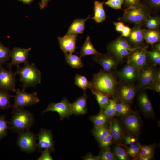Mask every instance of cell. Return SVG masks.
Wrapping results in <instances>:
<instances>
[{"label":"cell","mask_w":160,"mask_h":160,"mask_svg":"<svg viewBox=\"0 0 160 160\" xmlns=\"http://www.w3.org/2000/svg\"><path fill=\"white\" fill-rule=\"evenodd\" d=\"M143 39L147 43L152 46L160 41V32L157 29H144L143 30Z\"/></svg>","instance_id":"cell-24"},{"label":"cell","mask_w":160,"mask_h":160,"mask_svg":"<svg viewBox=\"0 0 160 160\" xmlns=\"http://www.w3.org/2000/svg\"><path fill=\"white\" fill-rule=\"evenodd\" d=\"M131 29L129 27L124 25L122 31V36L128 37L130 35Z\"/></svg>","instance_id":"cell-50"},{"label":"cell","mask_w":160,"mask_h":160,"mask_svg":"<svg viewBox=\"0 0 160 160\" xmlns=\"http://www.w3.org/2000/svg\"><path fill=\"white\" fill-rule=\"evenodd\" d=\"M87 96L85 93L73 103H71L72 114L75 115H83L87 113Z\"/></svg>","instance_id":"cell-19"},{"label":"cell","mask_w":160,"mask_h":160,"mask_svg":"<svg viewBox=\"0 0 160 160\" xmlns=\"http://www.w3.org/2000/svg\"><path fill=\"white\" fill-rule=\"evenodd\" d=\"M148 61L156 66L160 64V52L154 48L147 53Z\"/></svg>","instance_id":"cell-35"},{"label":"cell","mask_w":160,"mask_h":160,"mask_svg":"<svg viewBox=\"0 0 160 160\" xmlns=\"http://www.w3.org/2000/svg\"><path fill=\"white\" fill-rule=\"evenodd\" d=\"M10 50L0 42V64H2L10 60Z\"/></svg>","instance_id":"cell-38"},{"label":"cell","mask_w":160,"mask_h":160,"mask_svg":"<svg viewBox=\"0 0 160 160\" xmlns=\"http://www.w3.org/2000/svg\"><path fill=\"white\" fill-rule=\"evenodd\" d=\"M124 122L127 130L132 133L137 134L139 131L140 126V119L136 114H129L126 116Z\"/></svg>","instance_id":"cell-20"},{"label":"cell","mask_w":160,"mask_h":160,"mask_svg":"<svg viewBox=\"0 0 160 160\" xmlns=\"http://www.w3.org/2000/svg\"><path fill=\"white\" fill-rule=\"evenodd\" d=\"M143 30L141 24L135 25L133 27L130 35L127 39L132 45L138 47L144 45Z\"/></svg>","instance_id":"cell-18"},{"label":"cell","mask_w":160,"mask_h":160,"mask_svg":"<svg viewBox=\"0 0 160 160\" xmlns=\"http://www.w3.org/2000/svg\"><path fill=\"white\" fill-rule=\"evenodd\" d=\"M147 29L158 30L160 25V18L159 15L151 16L141 24Z\"/></svg>","instance_id":"cell-33"},{"label":"cell","mask_w":160,"mask_h":160,"mask_svg":"<svg viewBox=\"0 0 160 160\" xmlns=\"http://www.w3.org/2000/svg\"><path fill=\"white\" fill-rule=\"evenodd\" d=\"M41 154L37 160H52L50 151L47 148H45L41 151Z\"/></svg>","instance_id":"cell-48"},{"label":"cell","mask_w":160,"mask_h":160,"mask_svg":"<svg viewBox=\"0 0 160 160\" xmlns=\"http://www.w3.org/2000/svg\"><path fill=\"white\" fill-rule=\"evenodd\" d=\"M51 0H41L39 3V8L40 9H44L47 6L48 3Z\"/></svg>","instance_id":"cell-53"},{"label":"cell","mask_w":160,"mask_h":160,"mask_svg":"<svg viewBox=\"0 0 160 160\" xmlns=\"http://www.w3.org/2000/svg\"><path fill=\"white\" fill-rule=\"evenodd\" d=\"M31 48L25 49L19 47H15L10 50V56L11 59V62L7 64V67L11 70L13 66H19V65L23 63L24 65L29 63L28 56Z\"/></svg>","instance_id":"cell-11"},{"label":"cell","mask_w":160,"mask_h":160,"mask_svg":"<svg viewBox=\"0 0 160 160\" xmlns=\"http://www.w3.org/2000/svg\"><path fill=\"white\" fill-rule=\"evenodd\" d=\"M20 1H22L23 3L30 5L31 2L33 1V0H17Z\"/></svg>","instance_id":"cell-55"},{"label":"cell","mask_w":160,"mask_h":160,"mask_svg":"<svg viewBox=\"0 0 160 160\" xmlns=\"http://www.w3.org/2000/svg\"><path fill=\"white\" fill-rule=\"evenodd\" d=\"M148 46L144 44L133 51L127 58V63L132 65L139 71L148 63Z\"/></svg>","instance_id":"cell-9"},{"label":"cell","mask_w":160,"mask_h":160,"mask_svg":"<svg viewBox=\"0 0 160 160\" xmlns=\"http://www.w3.org/2000/svg\"><path fill=\"white\" fill-rule=\"evenodd\" d=\"M125 143L131 146H137L140 147L141 145L137 139L130 135L125 136L124 137Z\"/></svg>","instance_id":"cell-46"},{"label":"cell","mask_w":160,"mask_h":160,"mask_svg":"<svg viewBox=\"0 0 160 160\" xmlns=\"http://www.w3.org/2000/svg\"><path fill=\"white\" fill-rule=\"evenodd\" d=\"M117 100L116 97L110 100L109 105L103 110L108 119L111 118L115 116L116 113V105Z\"/></svg>","instance_id":"cell-36"},{"label":"cell","mask_w":160,"mask_h":160,"mask_svg":"<svg viewBox=\"0 0 160 160\" xmlns=\"http://www.w3.org/2000/svg\"><path fill=\"white\" fill-rule=\"evenodd\" d=\"M92 92L95 96L100 108V111L104 110L109 105L110 100L109 97L99 92L91 90Z\"/></svg>","instance_id":"cell-29"},{"label":"cell","mask_w":160,"mask_h":160,"mask_svg":"<svg viewBox=\"0 0 160 160\" xmlns=\"http://www.w3.org/2000/svg\"><path fill=\"white\" fill-rule=\"evenodd\" d=\"M109 128L113 139L116 142L120 141L122 137L123 133L119 121L116 119L113 120L110 123Z\"/></svg>","instance_id":"cell-25"},{"label":"cell","mask_w":160,"mask_h":160,"mask_svg":"<svg viewBox=\"0 0 160 160\" xmlns=\"http://www.w3.org/2000/svg\"><path fill=\"white\" fill-rule=\"evenodd\" d=\"M12 113L9 124L13 132L19 133L29 130L34 121V116L30 111L18 108L12 111Z\"/></svg>","instance_id":"cell-2"},{"label":"cell","mask_w":160,"mask_h":160,"mask_svg":"<svg viewBox=\"0 0 160 160\" xmlns=\"http://www.w3.org/2000/svg\"><path fill=\"white\" fill-rule=\"evenodd\" d=\"M140 147L131 146L127 148V153L131 157L135 158L139 156L140 151Z\"/></svg>","instance_id":"cell-45"},{"label":"cell","mask_w":160,"mask_h":160,"mask_svg":"<svg viewBox=\"0 0 160 160\" xmlns=\"http://www.w3.org/2000/svg\"><path fill=\"white\" fill-rule=\"evenodd\" d=\"M93 60L99 64L106 72H110L116 70L120 63L118 59L112 54H100L94 55L92 57Z\"/></svg>","instance_id":"cell-12"},{"label":"cell","mask_w":160,"mask_h":160,"mask_svg":"<svg viewBox=\"0 0 160 160\" xmlns=\"http://www.w3.org/2000/svg\"><path fill=\"white\" fill-rule=\"evenodd\" d=\"M12 97L8 91L0 89V109H6L12 107L10 100Z\"/></svg>","instance_id":"cell-32"},{"label":"cell","mask_w":160,"mask_h":160,"mask_svg":"<svg viewBox=\"0 0 160 160\" xmlns=\"http://www.w3.org/2000/svg\"><path fill=\"white\" fill-rule=\"evenodd\" d=\"M4 115L0 116V140L6 136L8 130L10 128Z\"/></svg>","instance_id":"cell-37"},{"label":"cell","mask_w":160,"mask_h":160,"mask_svg":"<svg viewBox=\"0 0 160 160\" xmlns=\"http://www.w3.org/2000/svg\"><path fill=\"white\" fill-rule=\"evenodd\" d=\"M146 89H150L156 92L159 93L160 92V80H155Z\"/></svg>","instance_id":"cell-49"},{"label":"cell","mask_w":160,"mask_h":160,"mask_svg":"<svg viewBox=\"0 0 160 160\" xmlns=\"http://www.w3.org/2000/svg\"><path fill=\"white\" fill-rule=\"evenodd\" d=\"M89 119L94 126L96 127L106 125L108 120L103 111H100L99 113L96 115L91 116Z\"/></svg>","instance_id":"cell-31"},{"label":"cell","mask_w":160,"mask_h":160,"mask_svg":"<svg viewBox=\"0 0 160 160\" xmlns=\"http://www.w3.org/2000/svg\"><path fill=\"white\" fill-rule=\"evenodd\" d=\"M109 132V128L106 125L98 127L94 126L92 130L93 135L98 142L105 138Z\"/></svg>","instance_id":"cell-30"},{"label":"cell","mask_w":160,"mask_h":160,"mask_svg":"<svg viewBox=\"0 0 160 160\" xmlns=\"http://www.w3.org/2000/svg\"><path fill=\"white\" fill-rule=\"evenodd\" d=\"M65 60L67 64L72 68L79 69L83 66L81 60V57L75 55L64 52Z\"/></svg>","instance_id":"cell-27"},{"label":"cell","mask_w":160,"mask_h":160,"mask_svg":"<svg viewBox=\"0 0 160 160\" xmlns=\"http://www.w3.org/2000/svg\"><path fill=\"white\" fill-rule=\"evenodd\" d=\"M139 47L132 45L127 39L121 36L110 42L107 46V49L108 53L114 55L121 63Z\"/></svg>","instance_id":"cell-4"},{"label":"cell","mask_w":160,"mask_h":160,"mask_svg":"<svg viewBox=\"0 0 160 160\" xmlns=\"http://www.w3.org/2000/svg\"><path fill=\"white\" fill-rule=\"evenodd\" d=\"M113 137L110 131L108 135L102 140L99 141L100 146L102 150L110 149Z\"/></svg>","instance_id":"cell-43"},{"label":"cell","mask_w":160,"mask_h":160,"mask_svg":"<svg viewBox=\"0 0 160 160\" xmlns=\"http://www.w3.org/2000/svg\"><path fill=\"white\" fill-rule=\"evenodd\" d=\"M113 24L116 26V30L118 32H121L124 25V23L121 21L114 22Z\"/></svg>","instance_id":"cell-52"},{"label":"cell","mask_w":160,"mask_h":160,"mask_svg":"<svg viewBox=\"0 0 160 160\" xmlns=\"http://www.w3.org/2000/svg\"><path fill=\"white\" fill-rule=\"evenodd\" d=\"M100 53L94 47L90 40V37L87 36L84 43L81 48L80 56L82 57L89 55H97Z\"/></svg>","instance_id":"cell-26"},{"label":"cell","mask_w":160,"mask_h":160,"mask_svg":"<svg viewBox=\"0 0 160 160\" xmlns=\"http://www.w3.org/2000/svg\"><path fill=\"white\" fill-rule=\"evenodd\" d=\"M74 84L84 92L90 87V81H89L85 76L78 74L75 76Z\"/></svg>","instance_id":"cell-34"},{"label":"cell","mask_w":160,"mask_h":160,"mask_svg":"<svg viewBox=\"0 0 160 160\" xmlns=\"http://www.w3.org/2000/svg\"><path fill=\"white\" fill-rule=\"evenodd\" d=\"M36 135L37 139L38 140L37 147L39 151L45 148L48 149L51 152L54 151V141L50 130L41 128Z\"/></svg>","instance_id":"cell-15"},{"label":"cell","mask_w":160,"mask_h":160,"mask_svg":"<svg viewBox=\"0 0 160 160\" xmlns=\"http://www.w3.org/2000/svg\"><path fill=\"white\" fill-rule=\"evenodd\" d=\"M137 159L139 160H151L153 156H138Z\"/></svg>","instance_id":"cell-54"},{"label":"cell","mask_w":160,"mask_h":160,"mask_svg":"<svg viewBox=\"0 0 160 160\" xmlns=\"http://www.w3.org/2000/svg\"><path fill=\"white\" fill-rule=\"evenodd\" d=\"M0 64V89L15 92V75L12 70L7 71Z\"/></svg>","instance_id":"cell-14"},{"label":"cell","mask_w":160,"mask_h":160,"mask_svg":"<svg viewBox=\"0 0 160 160\" xmlns=\"http://www.w3.org/2000/svg\"><path fill=\"white\" fill-rule=\"evenodd\" d=\"M143 4L142 0H123V4L127 8L138 6Z\"/></svg>","instance_id":"cell-47"},{"label":"cell","mask_w":160,"mask_h":160,"mask_svg":"<svg viewBox=\"0 0 160 160\" xmlns=\"http://www.w3.org/2000/svg\"><path fill=\"white\" fill-rule=\"evenodd\" d=\"M138 72L134 66L127 63L120 71L116 72V76L123 82L133 84L137 80Z\"/></svg>","instance_id":"cell-16"},{"label":"cell","mask_w":160,"mask_h":160,"mask_svg":"<svg viewBox=\"0 0 160 160\" xmlns=\"http://www.w3.org/2000/svg\"><path fill=\"white\" fill-rule=\"evenodd\" d=\"M118 84L116 76L112 71L100 70L93 75L90 89L111 97L115 95Z\"/></svg>","instance_id":"cell-1"},{"label":"cell","mask_w":160,"mask_h":160,"mask_svg":"<svg viewBox=\"0 0 160 160\" xmlns=\"http://www.w3.org/2000/svg\"><path fill=\"white\" fill-rule=\"evenodd\" d=\"M89 15L86 19H75L69 27L65 36L70 35L82 34L85 29V22L90 18Z\"/></svg>","instance_id":"cell-22"},{"label":"cell","mask_w":160,"mask_h":160,"mask_svg":"<svg viewBox=\"0 0 160 160\" xmlns=\"http://www.w3.org/2000/svg\"><path fill=\"white\" fill-rule=\"evenodd\" d=\"M159 70L156 66L148 63L140 69L138 72L137 80L140 88L146 89L150 84L156 79Z\"/></svg>","instance_id":"cell-8"},{"label":"cell","mask_w":160,"mask_h":160,"mask_svg":"<svg viewBox=\"0 0 160 160\" xmlns=\"http://www.w3.org/2000/svg\"><path fill=\"white\" fill-rule=\"evenodd\" d=\"M114 153L117 159L120 160H127L129 159L128 155L124 150L119 146L113 148Z\"/></svg>","instance_id":"cell-40"},{"label":"cell","mask_w":160,"mask_h":160,"mask_svg":"<svg viewBox=\"0 0 160 160\" xmlns=\"http://www.w3.org/2000/svg\"><path fill=\"white\" fill-rule=\"evenodd\" d=\"M137 91V88L133 84L123 82L118 84L115 94L120 100L129 103L133 100Z\"/></svg>","instance_id":"cell-13"},{"label":"cell","mask_w":160,"mask_h":160,"mask_svg":"<svg viewBox=\"0 0 160 160\" xmlns=\"http://www.w3.org/2000/svg\"><path fill=\"white\" fill-rule=\"evenodd\" d=\"M83 160H99L100 159L98 156H95L90 153H87L83 157Z\"/></svg>","instance_id":"cell-51"},{"label":"cell","mask_w":160,"mask_h":160,"mask_svg":"<svg viewBox=\"0 0 160 160\" xmlns=\"http://www.w3.org/2000/svg\"><path fill=\"white\" fill-rule=\"evenodd\" d=\"M100 160H115L117 159L114 153H113L110 149L101 150L98 156Z\"/></svg>","instance_id":"cell-41"},{"label":"cell","mask_w":160,"mask_h":160,"mask_svg":"<svg viewBox=\"0 0 160 160\" xmlns=\"http://www.w3.org/2000/svg\"><path fill=\"white\" fill-rule=\"evenodd\" d=\"M151 11L143 3L138 6L126 8L123 15L118 20L124 22L142 24L151 16Z\"/></svg>","instance_id":"cell-5"},{"label":"cell","mask_w":160,"mask_h":160,"mask_svg":"<svg viewBox=\"0 0 160 160\" xmlns=\"http://www.w3.org/2000/svg\"><path fill=\"white\" fill-rule=\"evenodd\" d=\"M15 75H18L20 81L22 83V89L28 87H34L39 84L41 81V73L34 63L25 65L23 67L17 66Z\"/></svg>","instance_id":"cell-3"},{"label":"cell","mask_w":160,"mask_h":160,"mask_svg":"<svg viewBox=\"0 0 160 160\" xmlns=\"http://www.w3.org/2000/svg\"><path fill=\"white\" fill-rule=\"evenodd\" d=\"M37 135L29 130L19 133L17 143L20 150L28 153L35 151L37 147Z\"/></svg>","instance_id":"cell-7"},{"label":"cell","mask_w":160,"mask_h":160,"mask_svg":"<svg viewBox=\"0 0 160 160\" xmlns=\"http://www.w3.org/2000/svg\"><path fill=\"white\" fill-rule=\"evenodd\" d=\"M104 1L102 2L96 1L94 2V16L91 18L96 23H100L104 21L106 17L103 7Z\"/></svg>","instance_id":"cell-23"},{"label":"cell","mask_w":160,"mask_h":160,"mask_svg":"<svg viewBox=\"0 0 160 160\" xmlns=\"http://www.w3.org/2000/svg\"><path fill=\"white\" fill-rule=\"evenodd\" d=\"M153 45L155 47V49L160 52V41L154 44Z\"/></svg>","instance_id":"cell-56"},{"label":"cell","mask_w":160,"mask_h":160,"mask_svg":"<svg viewBox=\"0 0 160 160\" xmlns=\"http://www.w3.org/2000/svg\"><path fill=\"white\" fill-rule=\"evenodd\" d=\"M77 35H65L63 37H58L59 44L61 49L64 52H68L72 54L75 52L76 48V41Z\"/></svg>","instance_id":"cell-17"},{"label":"cell","mask_w":160,"mask_h":160,"mask_svg":"<svg viewBox=\"0 0 160 160\" xmlns=\"http://www.w3.org/2000/svg\"><path fill=\"white\" fill-rule=\"evenodd\" d=\"M15 93V95L12 96L14 98V104L12 106L13 111L18 108L31 106L40 101L36 92L29 93L25 92L24 89H17Z\"/></svg>","instance_id":"cell-6"},{"label":"cell","mask_w":160,"mask_h":160,"mask_svg":"<svg viewBox=\"0 0 160 160\" xmlns=\"http://www.w3.org/2000/svg\"><path fill=\"white\" fill-rule=\"evenodd\" d=\"M138 99L140 107L143 112L148 116L153 115L154 111L147 94L145 92L140 93Z\"/></svg>","instance_id":"cell-21"},{"label":"cell","mask_w":160,"mask_h":160,"mask_svg":"<svg viewBox=\"0 0 160 160\" xmlns=\"http://www.w3.org/2000/svg\"><path fill=\"white\" fill-rule=\"evenodd\" d=\"M155 147L154 145H141L140 151L138 156H153Z\"/></svg>","instance_id":"cell-42"},{"label":"cell","mask_w":160,"mask_h":160,"mask_svg":"<svg viewBox=\"0 0 160 160\" xmlns=\"http://www.w3.org/2000/svg\"><path fill=\"white\" fill-rule=\"evenodd\" d=\"M123 0H108L105 3V4L116 9H122V6Z\"/></svg>","instance_id":"cell-44"},{"label":"cell","mask_w":160,"mask_h":160,"mask_svg":"<svg viewBox=\"0 0 160 160\" xmlns=\"http://www.w3.org/2000/svg\"><path fill=\"white\" fill-rule=\"evenodd\" d=\"M50 111L57 112L60 119L63 120L65 118L69 117L72 114L71 103L66 98H64L59 102L57 103H51L48 105L46 109L41 111V113L43 114Z\"/></svg>","instance_id":"cell-10"},{"label":"cell","mask_w":160,"mask_h":160,"mask_svg":"<svg viewBox=\"0 0 160 160\" xmlns=\"http://www.w3.org/2000/svg\"><path fill=\"white\" fill-rule=\"evenodd\" d=\"M116 108V113L115 116H125L130 113L131 110L130 105L128 103L121 100L118 102L117 100Z\"/></svg>","instance_id":"cell-28"},{"label":"cell","mask_w":160,"mask_h":160,"mask_svg":"<svg viewBox=\"0 0 160 160\" xmlns=\"http://www.w3.org/2000/svg\"><path fill=\"white\" fill-rule=\"evenodd\" d=\"M143 3L149 9L152 11L157 12L160 8V0H142Z\"/></svg>","instance_id":"cell-39"}]
</instances>
